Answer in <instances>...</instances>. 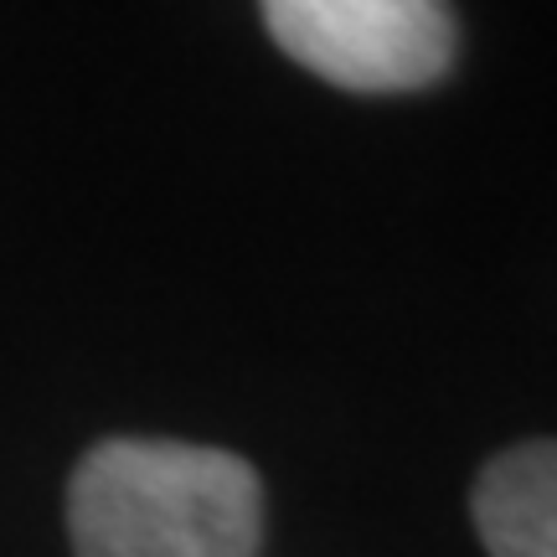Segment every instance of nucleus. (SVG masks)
<instances>
[{"label":"nucleus","mask_w":557,"mask_h":557,"mask_svg":"<svg viewBox=\"0 0 557 557\" xmlns=\"http://www.w3.org/2000/svg\"><path fill=\"white\" fill-rule=\"evenodd\" d=\"M78 557H259L263 485L233 449L181 438H103L73 470Z\"/></svg>","instance_id":"f257e3e1"},{"label":"nucleus","mask_w":557,"mask_h":557,"mask_svg":"<svg viewBox=\"0 0 557 557\" xmlns=\"http://www.w3.org/2000/svg\"><path fill=\"white\" fill-rule=\"evenodd\" d=\"M284 58L346 94H413L449 73V0H259Z\"/></svg>","instance_id":"f03ea898"},{"label":"nucleus","mask_w":557,"mask_h":557,"mask_svg":"<svg viewBox=\"0 0 557 557\" xmlns=\"http://www.w3.org/2000/svg\"><path fill=\"white\" fill-rule=\"evenodd\" d=\"M470 517L491 557H557V438L500 449L480 470Z\"/></svg>","instance_id":"7ed1b4c3"}]
</instances>
